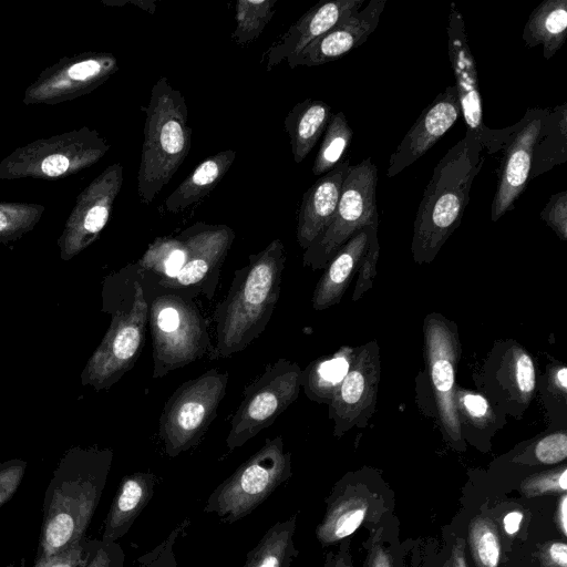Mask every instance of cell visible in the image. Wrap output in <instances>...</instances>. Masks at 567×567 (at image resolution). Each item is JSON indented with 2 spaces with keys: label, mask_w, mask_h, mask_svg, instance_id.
<instances>
[{
  "label": "cell",
  "mask_w": 567,
  "mask_h": 567,
  "mask_svg": "<svg viewBox=\"0 0 567 567\" xmlns=\"http://www.w3.org/2000/svg\"><path fill=\"white\" fill-rule=\"evenodd\" d=\"M286 251L276 238L234 274L228 292L214 311L215 346L210 359L245 350L266 329L279 300Z\"/></svg>",
  "instance_id": "cell-1"
},
{
  "label": "cell",
  "mask_w": 567,
  "mask_h": 567,
  "mask_svg": "<svg viewBox=\"0 0 567 567\" xmlns=\"http://www.w3.org/2000/svg\"><path fill=\"white\" fill-rule=\"evenodd\" d=\"M483 150L474 134L465 133L434 167L413 224L415 262H431L460 226L473 181L484 164Z\"/></svg>",
  "instance_id": "cell-2"
},
{
  "label": "cell",
  "mask_w": 567,
  "mask_h": 567,
  "mask_svg": "<svg viewBox=\"0 0 567 567\" xmlns=\"http://www.w3.org/2000/svg\"><path fill=\"white\" fill-rule=\"evenodd\" d=\"M145 113L144 141L137 172V195L151 204L172 179L192 144L188 110L181 91L167 78H159L151 90Z\"/></svg>",
  "instance_id": "cell-3"
},
{
  "label": "cell",
  "mask_w": 567,
  "mask_h": 567,
  "mask_svg": "<svg viewBox=\"0 0 567 567\" xmlns=\"http://www.w3.org/2000/svg\"><path fill=\"white\" fill-rule=\"evenodd\" d=\"M109 460L75 474H56L44 495L43 520L35 561L81 543L101 499Z\"/></svg>",
  "instance_id": "cell-4"
},
{
  "label": "cell",
  "mask_w": 567,
  "mask_h": 567,
  "mask_svg": "<svg viewBox=\"0 0 567 567\" xmlns=\"http://www.w3.org/2000/svg\"><path fill=\"white\" fill-rule=\"evenodd\" d=\"M164 289L148 301L153 378L159 379L213 350L208 322L193 297Z\"/></svg>",
  "instance_id": "cell-5"
},
{
  "label": "cell",
  "mask_w": 567,
  "mask_h": 567,
  "mask_svg": "<svg viewBox=\"0 0 567 567\" xmlns=\"http://www.w3.org/2000/svg\"><path fill=\"white\" fill-rule=\"evenodd\" d=\"M292 476L291 453L281 435L264 445L223 481L208 496L204 512L235 523L261 505Z\"/></svg>",
  "instance_id": "cell-6"
},
{
  "label": "cell",
  "mask_w": 567,
  "mask_h": 567,
  "mask_svg": "<svg viewBox=\"0 0 567 567\" xmlns=\"http://www.w3.org/2000/svg\"><path fill=\"white\" fill-rule=\"evenodd\" d=\"M109 150L97 131L83 126L16 148L0 161V179L65 178L94 165Z\"/></svg>",
  "instance_id": "cell-7"
},
{
  "label": "cell",
  "mask_w": 567,
  "mask_h": 567,
  "mask_svg": "<svg viewBox=\"0 0 567 567\" xmlns=\"http://www.w3.org/2000/svg\"><path fill=\"white\" fill-rule=\"evenodd\" d=\"M228 372L212 368L181 384L164 404L158 434L165 453L176 457L195 447L217 416Z\"/></svg>",
  "instance_id": "cell-8"
},
{
  "label": "cell",
  "mask_w": 567,
  "mask_h": 567,
  "mask_svg": "<svg viewBox=\"0 0 567 567\" xmlns=\"http://www.w3.org/2000/svg\"><path fill=\"white\" fill-rule=\"evenodd\" d=\"M302 369L280 358L243 391V400L230 420L226 437L229 451L238 449L269 427L299 396Z\"/></svg>",
  "instance_id": "cell-9"
},
{
  "label": "cell",
  "mask_w": 567,
  "mask_h": 567,
  "mask_svg": "<svg viewBox=\"0 0 567 567\" xmlns=\"http://www.w3.org/2000/svg\"><path fill=\"white\" fill-rule=\"evenodd\" d=\"M378 169L371 157L350 165L332 220L302 255L303 266L326 268L336 252L359 230L379 225L377 209Z\"/></svg>",
  "instance_id": "cell-10"
},
{
  "label": "cell",
  "mask_w": 567,
  "mask_h": 567,
  "mask_svg": "<svg viewBox=\"0 0 567 567\" xmlns=\"http://www.w3.org/2000/svg\"><path fill=\"white\" fill-rule=\"evenodd\" d=\"M118 70L114 54L85 51L61 58L45 68L24 91L25 105H55L83 96Z\"/></svg>",
  "instance_id": "cell-11"
},
{
  "label": "cell",
  "mask_w": 567,
  "mask_h": 567,
  "mask_svg": "<svg viewBox=\"0 0 567 567\" xmlns=\"http://www.w3.org/2000/svg\"><path fill=\"white\" fill-rule=\"evenodd\" d=\"M446 32L449 59L466 133L474 134L488 154L497 153L512 135L515 124L501 130L489 128L485 124L477 69L468 45L463 16L454 2L450 4Z\"/></svg>",
  "instance_id": "cell-12"
},
{
  "label": "cell",
  "mask_w": 567,
  "mask_h": 567,
  "mask_svg": "<svg viewBox=\"0 0 567 567\" xmlns=\"http://www.w3.org/2000/svg\"><path fill=\"white\" fill-rule=\"evenodd\" d=\"M179 236L186 245L185 262L175 277L157 281V285L190 297L204 293L213 299L235 231L227 225L197 221L179 233Z\"/></svg>",
  "instance_id": "cell-13"
},
{
  "label": "cell",
  "mask_w": 567,
  "mask_h": 567,
  "mask_svg": "<svg viewBox=\"0 0 567 567\" xmlns=\"http://www.w3.org/2000/svg\"><path fill=\"white\" fill-rule=\"evenodd\" d=\"M148 323V300L140 281L133 285L130 306L121 311L94 358V375L99 384L118 380L136 362Z\"/></svg>",
  "instance_id": "cell-14"
},
{
  "label": "cell",
  "mask_w": 567,
  "mask_h": 567,
  "mask_svg": "<svg viewBox=\"0 0 567 567\" xmlns=\"http://www.w3.org/2000/svg\"><path fill=\"white\" fill-rule=\"evenodd\" d=\"M122 184L123 166L114 163L78 195L60 237L63 256H73L97 238L109 221Z\"/></svg>",
  "instance_id": "cell-15"
},
{
  "label": "cell",
  "mask_w": 567,
  "mask_h": 567,
  "mask_svg": "<svg viewBox=\"0 0 567 567\" xmlns=\"http://www.w3.org/2000/svg\"><path fill=\"white\" fill-rule=\"evenodd\" d=\"M549 107H528L515 123V128L502 148L496 190L491 207V219L498 220L515 208V202L530 179L533 151Z\"/></svg>",
  "instance_id": "cell-16"
},
{
  "label": "cell",
  "mask_w": 567,
  "mask_h": 567,
  "mask_svg": "<svg viewBox=\"0 0 567 567\" xmlns=\"http://www.w3.org/2000/svg\"><path fill=\"white\" fill-rule=\"evenodd\" d=\"M380 355L375 342L355 353L350 369L329 404L333 434L341 436L353 425H364L373 413L380 381Z\"/></svg>",
  "instance_id": "cell-17"
},
{
  "label": "cell",
  "mask_w": 567,
  "mask_h": 567,
  "mask_svg": "<svg viewBox=\"0 0 567 567\" xmlns=\"http://www.w3.org/2000/svg\"><path fill=\"white\" fill-rule=\"evenodd\" d=\"M425 350L440 420L453 441L461 439V422L454 401L458 341L452 327L440 316L424 322Z\"/></svg>",
  "instance_id": "cell-18"
},
{
  "label": "cell",
  "mask_w": 567,
  "mask_h": 567,
  "mask_svg": "<svg viewBox=\"0 0 567 567\" xmlns=\"http://www.w3.org/2000/svg\"><path fill=\"white\" fill-rule=\"evenodd\" d=\"M460 102L455 85H449L422 111L391 154L388 177H394L423 156L458 120Z\"/></svg>",
  "instance_id": "cell-19"
},
{
  "label": "cell",
  "mask_w": 567,
  "mask_h": 567,
  "mask_svg": "<svg viewBox=\"0 0 567 567\" xmlns=\"http://www.w3.org/2000/svg\"><path fill=\"white\" fill-rule=\"evenodd\" d=\"M385 3L386 0H370L364 8L341 20L297 55L288 58L289 68L332 62L362 45L377 29Z\"/></svg>",
  "instance_id": "cell-20"
},
{
  "label": "cell",
  "mask_w": 567,
  "mask_h": 567,
  "mask_svg": "<svg viewBox=\"0 0 567 567\" xmlns=\"http://www.w3.org/2000/svg\"><path fill=\"white\" fill-rule=\"evenodd\" d=\"M363 4L364 0H334L310 8L266 51L267 71L297 55L341 20L360 10Z\"/></svg>",
  "instance_id": "cell-21"
},
{
  "label": "cell",
  "mask_w": 567,
  "mask_h": 567,
  "mask_svg": "<svg viewBox=\"0 0 567 567\" xmlns=\"http://www.w3.org/2000/svg\"><path fill=\"white\" fill-rule=\"evenodd\" d=\"M349 167V159H342L303 193L296 230L297 241L303 250L321 236L332 220Z\"/></svg>",
  "instance_id": "cell-22"
},
{
  "label": "cell",
  "mask_w": 567,
  "mask_h": 567,
  "mask_svg": "<svg viewBox=\"0 0 567 567\" xmlns=\"http://www.w3.org/2000/svg\"><path fill=\"white\" fill-rule=\"evenodd\" d=\"M375 502L365 492L347 485H337L327 499V509L316 528L322 546H331L353 534L372 514Z\"/></svg>",
  "instance_id": "cell-23"
},
{
  "label": "cell",
  "mask_w": 567,
  "mask_h": 567,
  "mask_svg": "<svg viewBox=\"0 0 567 567\" xmlns=\"http://www.w3.org/2000/svg\"><path fill=\"white\" fill-rule=\"evenodd\" d=\"M378 226H367L359 230L328 262L312 293L311 302L315 310H324L341 300L352 275L358 271L363 260L372 231Z\"/></svg>",
  "instance_id": "cell-24"
},
{
  "label": "cell",
  "mask_w": 567,
  "mask_h": 567,
  "mask_svg": "<svg viewBox=\"0 0 567 567\" xmlns=\"http://www.w3.org/2000/svg\"><path fill=\"white\" fill-rule=\"evenodd\" d=\"M156 476L135 472L122 478L109 509L101 542L116 543L123 537L154 495Z\"/></svg>",
  "instance_id": "cell-25"
},
{
  "label": "cell",
  "mask_w": 567,
  "mask_h": 567,
  "mask_svg": "<svg viewBox=\"0 0 567 567\" xmlns=\"http://www.w3.org/2000/svg\"><path fill=\"white\" fill-rule=\"evenodd\" d=\"M235 158L234 150H223L206 157L166 198L165 212L169 214L184 212L207 196L226 175Z\"/></svg>",
  "instance_id": "cell-26"
},
{
  "label": "cell",
  "mask_w": 567,
  "mask_h": 567,
  "mask_svg": "<svg viewBox=\"0 0 567 567\" xmlns=\"http://www.w3.org/2000/svg\"><path fill=\"white\" fill-rule=\"evenodd\" d=\"M331 116L330 105L316 99H306L288 112L284 125L296 163H301L312 151Z\"/></svg>",
  "instance_id": "cell-27"
},
{
  "label": "cell",
  "mask_w": 567,
  "mask_h": 567,
  "mask_svg": "<svg viewBox=\"0 0 567 567\" xmlns=\"http://www.w3.org/2000/svg\"><path fill=\"white\" fill-rule=\"evenodd\" d=\"M529 48L543 47V55L549 60L567 39V0H545L529 14L522 33Z\"/></svg>",
  "instance_id": "cell-28"
},
{
  "label": "cell",
  "mask_w": 567,
  "mask_h": 567,
  "mask_svg": "<svg viewBox=\"0 0 567 567\" xmlns=\"http://www.w3.org/2000/svg\"><path fill=\"white\" fill-rule=\"evenodd\" d=\"M353 349L343 347L331 357L319 358L302 370L306 395L315 402L330 404L354 359Z\"/></svg>",
  "instance_id": "cell-29"
},
{
  "label": "cell",
  "mask_w": 567,
  "mask_h": 567,
  "mask_svg": "<svg viewBox=\"0 0 567 567\" xmlns=\"http://www.w3.org/2000/svg\"><path fill=\"white\" fill-rule=\"evenodd\" d=\"M567 161V102L549 109L533 151L530 178Z\"/></svg>",
  "instance_id": "cell-30"
},
{
  "label": "cell",
  "mask_w": 567,
  "mask_h": 567,
  "mask_svg": "<svg viewBox=\"0 0 567 567\" xmlns=\"http://www.w3.org/2000/svg\"><path fill=\"white\" fill-rule=\"evenodd\" d=\"M297 529V514L274 524L251 548L241 567H291L298 556L293 536Z\"/></svg>",
  "instance_id": "cell-31"
},
{
  "label": "cell",
  "mask_w": 567,
  "mask_h": 567,
  "mask_svg": "<svg viewBox=\"0 0 567 567\" xmlns=\"http://www.w3.org/2000/svg\"><path fill=\"white\" fill-rule=\"evenodd\" d=\"M186 245L183 238L165 236L155 238L137 262L142 272L156 276L157 281L176 276L185 262Z\"/></svg>",
  "instance_id": "cell-32"
},
{
  "label": "cell",
  "mask_w": 567,
  "mask_h": 567,
  "mask_svg": "<svg viewBox=\"0 0 567 567\" xmlns=\"http://www.w3.org/2000/svg\"><path fill=\"white\" fill-rule=\"evenodd\" d=\"M353 137L343 112L332 114L312 165V173L320 176L331 171L343 158Z\"/></svg>",
  "instance_id": "cell-33"
},
{
  "label": "cell",
  "mask_w": 567,
  "mask_h": 567,
  "mask_svg": "<svg viewBox=\"0 0 567 567\" xmlns=\"http://www.w3.org/2000/svg\"><path fill=\"white\" fill-rule=\"evenodd\" d=\"M277 0H239L235 8L233 39L246 45L259 38L275 14Z\"/></svg>",
  "instance_id": "cell-34"
},
{
  "label": "cell",
  "mask_w": 567,
  "mask_h": 567,
  "mask_svg": "<svg viewBox=\"0 0 567 567\" xmlns=\"http://www.w3.org/2000/svg\"><path fill=\"white\" fill-rule=\"evenodd\" d=\"M468 544L476 567H498L501 538L495 520L488 515H476L470 523Z\"/></svg>",
  "instance_id": "cell-35"
},
{
  "label": "cell",
  "mask_w": 567,
  "mask_h": 567,
  "mask_svg": "<svg viewBox=\"0 0 567 567\" xmlns=\"http://www.w3.org/2000/svg\"><path fill=\"white\" fill-rule=\"evenodd\" d=\"M44 209L35 203L0 202V240L16 239L31 230Z\"/></svg>",
  "instance_id": "cell-36"
},
{
  "label": "cell",
  "mask_w": 567,
  "mask_h": 567,
  "mask_svg": "<svg viewBox=\"0 0 567 567\" xmlns=\"http://www.w3.org/2000/svg\"><path fill=\"white\" fill-rule=\"evenodd\" d=\"M508 377L515 394L526 403L535 389V368L532 358L522 349H514L508 361Z\"/></svg>",
  "instance_id": "cell-37"
},
{
  "label": "cell",
  "mask_w": 567,
  "mask_h": 567,
  "mask_svg": "<svg viewBox=\"0 0 567 567\" xmlns=\"http://www.w3.org/2000/svg\"><path fill=\"white\" fill-rule=\"evenodd\" d=\"M189 520L178 524L156 547L137 559L138 567H177L175 557V544L186 530Z\"/></svg>",
  "instance_id": "cell-38"
},
{
  "label": "cell",
  "mask_w": 567,
  "mask_h": 567,
  "mask_svg": "<svg viewBox=\"0 0 567 567\" xmlns=\"http://www.w3.org/2000/svg\"><path fill=\"white\" fill-rule=\"evenodd\" d=\"M522 492L528 496L563 494L567 489V470L561 467L550 472L539 473L526 478L520 485Z\"/></svg>",
  "instance_id": "cell-39"
},
{
  "label": "cell",
  "mask_w": 567,
  "mask_h": 567,
  "mask_svg": "<svg viewBox=\"0 0 567 567\" xmlns=\"http://www.w3.org/2000/svg\"><path fill=\"white\" fill-rule=\"evenodd\" d=\"M540 218L561 239H567V192L553 194L540 212Z\"/></svg>",
  "instance_id": "cell-40"
},
{
  "label": "cell",
  "mask_w": 567,
  "mask_h": 567,
  "mask_svg": "<svg viewBox=\"0 0 567 567\" xmlns=\"http://www.w3.org/2000/svg\"><path fill=\"white\" fill-rule=\"evenodd\" d=\"M534 455L539 463L546 465L557 464L566 460V433L555 432L539 440L535 445Z\"/></svg>",
  "instance_id": "cell-41"
},
{
  "label": "cell",
  "mask_w": 567,
  "mask_h": 567,
  "mask_svg": "<svg viewBox=\"0 0 567 567\" xmlns=\"http://www.w3.org/2000/svg\"><path fill=\"white\" fill-rule=\"evenodd\" d=\"M378 228L372 231L368 250L363 257V260L358 269L359 278L353 292V300H357L365 292L372 284L373 276L375 274V265L379 258L380 245L377 236Z\"/></svg>",
  "instance_id": "cell-42"
},
{
  "label": "cell",
  "mask_w": 567,
  "mask_h": 567,
  "mask_svg": "<svg viewBox=\"0 0 567 567\" xmlns=\"http://www.w3.org/2000/svg\"><path fill=\"white\" fill-rule=\"evenodd\" d=\"M82 567H124V553L117 543L99 542Z\"/></svg>",
  "instance_id": "cell-43"
},
{
  "label": "cell",
  "mask_w": 567,
  "mask_h": 567,
  "mask_svg": "<svg viewBox=\"0 0 567 567\" xmlns=\"http://www.w3.org/2000/svg\"><path fill=\"white\" fill-rule=\"evenodd\" d=\"M455 405L458 402L460 408L467 419L474 422H484L491 416V408L488 401L481 394L471 392H454Z\"/></svg>",
  "instance_id": "cell-44"
},
{
  "label": "cell",
  "mask_w": 567,
  "mask_h": 567,
  "mask_svg": "<svg viewBox=\"0 0 567 567\" xmlns=\"http://www.w3.org/2000/svg\"><path fill=\"white\" fill-rule=\"evenodd\" d=\"M23 462H10L0 465V507L7 503L18 489L24 474Z\"/></svg>",
  "instance_id": "cell-45"
},
{
  "label": "cell",
  "mask_w": 567,
  "mask_h": 567,
  "mask_svg": "<svg viewBox=\"0 0 567 567\" xmlns=\"http://www.w3.org/2000/svg\"><path fill=\"white\" fill-rule=\"evenodd\" d=\"M90 553L91 549L86 554L82 543H79L59 555L35 561L33 567H82L86 563Z\"/></svg>",
  "instance_id": "cell-46"
},
{
  "label": "cell",
  "mask_w": 567,
  "mask_h": 567,
  "mask_svg": "<svg viewBox=\"0 0 567 567\" xmlns=\"http://www.w3.org/2000/svg\"><path fill=\"white\" fill-rule=\"evenodd\" d=\"M542 567H567V546L564 540L545 544L539 551Z\"/></svg>",
  "instance_id": "cell-47"
},
{
  "label": "cell",
  "mask_w": 567,
  "mask_h": 567,
  "mask_svg": "<svg viewBox=\"0 0 567 567\" xmlns=\"http://www.w3.org/2000/svg\"><path fill=\"white\" fill-rule=\"evenodd\" d=\"M364 567H395V565L389 549L380 543H374L368 553Z\"/></svg>",
  "instance_id": "cell-48"
},
{
  "label": "cell",
  "mask_w": 567,
  "mask_h": 567,
  "mask_svg": "<svg viewBox=\"0 0 567 567\" xmlns=\"http://www.w3.org/2000/svg\"><path fill=\"white\" fill-rule=\"evenodd\" d=\"M323 567H353L349 553V543L343 542L337 554L329 553Z\"/></svg>",
  "instance_id": "cell-49"
},
{
  "label": "cell",
  "mask_w": 567,
  "mask_h": 567,
  "mask_svg": "<svg viewBox=\"0 0 567 567\" xmlns=\"http://www.w3.org/2000/svg\"><path fill=\"white\" fill-rule=\"evenodd\" d=\"M445 567H468L465 556V540L457 539L452 548V554Z\"/></svg>",
  "instance_id": "cell-50"
},
{
  "label": "cell",
  "mask_w": 567,
  "mask_h": 567,
  "mask_svg": "<svg viewBox=\"0 0 567 567\" xmlns=\"http://www.w3.org/2000/svg\"><path fill=\"white\" fill-rule=\"evenodd\" d=\"M555 523L558 530L566 536L567 535V495L563 493L559 495L557 507L555 512Z\"/></svg>",
  "instance_id": "cell-51"
},
{
  "label": "cell",
  "mask_w": 567,
  "mask_h": 567,
  "mask_svg": "<svg viewBox=\"0 0 567 567\" xmlns=\"http://www.w3.org/2000/svg\"><path fill=\"white\" fill-rule=\"evenodd\" d=\"M523 519L520 511H511L503 517V528L508 535H515L519 530Z\"/></svg>",
  "instance_id": "cell-52"
},
{
  "label": "cell",
  "mask_w": 567,
  "mask_h": 567,
  "mask_svg": "<svg viewBox=\"0 0 567 567\" xmlns=\"http://www.w3.org/2000/svg\"><path fill=\"white\" fill-rule=\"evenodd\" d=\"M102 2L105 4H109V6H123L126 3H132L150 13H154L156 10V1H153V0H125V1H102Z\"/></svg>",
  "instance_id": "cell-53"
},
{
  "label": "cell",
  "mask_w": 567,
  "mask_h": 567,
  "mask_svg": "<svg viewBox=\"0 0 567 567\" xmlns=\"http://www.w3.org/2000/svg\"><path fill=\"white\" fill-rule=\"evenodd\" d=\"M554 384L561 390V393L565 394L567 390V368L560 367L555 371L554 374Z\"/></svg>",
  "instance_id": "cell-54"
}]
</instances>
